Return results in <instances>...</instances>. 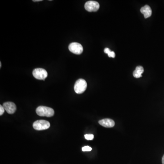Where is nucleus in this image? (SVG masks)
<instances>
[{
	"mask_svg": "<svg viewBox=\"0 0 164 164\" xmlns=\"http://www.w3.org/2000/svg\"><path fill=\"white\" fill-rule=\"evenodd\" d=\"M36 111L38 115L42 117H51L54 115V111L52 108L43 106L37 107Z\"/></svg>",
	"mask_w": 164,
	"mask_h": 164,
	"instance_id": "nucleus-1",
	"label": "nucleus"
},
{
	"mask_svg": "<svg viewBox=\"0 0 164 164\" xmlns=\"http://www.w3.org/2000/svg\"><path fill=\"white\" fill-rule=\"evenodd\" d=\"M87 84L84 79H80L76 82L74 86V90L77 94H81L86 90Z\"/></svg>",
	"mask_w": 164,
	"mask_h": 164,
	"instance_id": "nucleus-2",
	"label": "nucleus"
},
{
	"mask_svg": "<svg viewBox=\"0 0 164 164\" xmlns=\"http://www.w3.org/2000/svg\"><path fill=\"white\" fill-rule=\"evenodd\" d=\"M50 124L49 121L45 120H38L34 122L33 127L37 130H43L49 128Z\"/></svg>",
	"mask_w": 164,
	"mask_h": 164,
	"instance_id": "nucleus-3",
	"label": "nucleus"
},
{
	"mask_svg": "<svg viewBox=\"0 0 164 164\" xmlns=\"http://www.w3.org/2000/svg\"><path fill=\"white\" fill-rule=\"evenodd\" d=\"M32 74L33 77L37 79L44 80L47 77L48 74L44 69L37 68L33 71Z\"/></svg>",
	"mask_w": 164,
	"mask_h": 164,
	"instance_id": "nucleus-4",
	"label": "nucleus"
},
{
	"mask_svg": "<svg viewBox=\"0 0 164 164\" xmlns=\"http://www.w3.org/2000/svg\"><path fill=\"white\" fill-rule=\"evenodd\" d=\"M85 7L86 10L89 12H95L100 8V4L97 1H90L86 2Z\"/></svg>",
	"mask_w": 164,
	"mask_h": 164,
	"instance_id": "nucleus-5",
	"label": "nucleus"
},
{
	"mask_svg": "<svg viewBox=\"0 0 164 164\" xmlns=\"http://www.w3.org/2000/svg\"><path fill=\"white\" fill-rule=\"evenodd\" d=\"M69 49L71 52L75 54H81L83 52V46L78 42L70 43L69 46Z\"/></svg>",
	"mask_w": 164,
	"mask_h": 164,
	"instance_id": "nucleus-6",
	"label": "nucleus"
},
{
	"mask_svg": "<svg viewBox=\"0 0 164 164\" xmlns=\"http://www.w3.org/2000/svg\"><path fill=\"white\" fill-rule=\"evenodd\" d=\"M3 107L6 112L9 114H13L16 112V105L13 102H7L4 103Z\"/></svg>",
	"mask_w": 164,
	"mask_h": 164,
	"instance_id": "nucleus-7",
	"label": "nucleus"
},
{
	"mask_svg": "<svg viewBox=\"0 0 164 164\" xmlns=\"http://www.w3.org/2000/svg\"><path fill=\"white\" fill-rule=\"evenodd\" d=\"M99 124L106 128H112L115 126V123L113 120L110 119H105L99 121Z\"/></svg>",
	"mask_w": 164,
	"mask_h": 164,
	"instance_id": "nucleus-8",
	"label": "nucleus"
},
{
	"mask_svg": "<svg viewBox=\"0 0 164 164\" xmlns=\"http://www.w3.org/2000/svg\"><path fill=\"white\" fill-rule=\"evenodd\" d=\"M140 11L144 15L145 18L150 17L152 15V10L150 6L148 5H145L140 9Z\"/></svg>",
	"mask_w": 164,
	"mask_h": 164,
	"instance_id": "nucleus-9",
	"label": "nucleus"
},
{
	"mask_svg": "<svg viewBox=\"0 0 164 164\" xmlns=\"http://www.w3.org/2000/svg\"><path fill=\"white\" fill-rule=\"evenodd\" d=\"M144 69L143 67L139 66L136 67V69L133 72V76L135 78H140L142 76V74L144 73Z\"/></svg>",
	"mask_w": 164,
	"mask_h": 164,
	"instance_id": "nucleus-10",
	"label": "nucleus"
},
{
	"mask_svg": "<svg viewBox=\"0 0 164 164\" xmlns=\"http://www.w3.org/2000/svg\"><path fill=\"white\" fill-rule=\"evenodd\" d=\"M104 52H105V54H107L108 56L110 57L115 58V52L113 51H111L110 49H108V48H105V49H104Z\"/></svg>",
	"mask_w": 164,
	"mask_h": 164,
	"instance_id": "nucleus-11",
	"label": "nucleus"
},
{
	"mask_svg": "<svg viewBox=\"0 0 164 164\" xmlns=\"http://www.w3.org/2000/svg\"><path fill=\"white\" fill-rule=\"evenodd\" d=\"M85 138L88 140H91L94 139V135L92 134H86L85 135Z\"/></svg>",
	"mask_w": 164,
	"mask_h": 164,
	"instance_id": "nucleus-12",
	"label": "nucleus"
},
{
	"mask_svg": "<svg viewBox=\"0 0 164 164\" xmlns=\"http://www.w3.org/2000/svg\"><path fill=\"white\" fill-rule=\"evenodd\" d=\"M82 150H83L84 152H85V151H91L92 149L91 147H90V146H86L83 147L82 149Z\"/></svg>",
	"mask_w": 164,
	"mask_h": 164,
	"instance_id": "nucleus-13",
	"label": "nucleus"
},
{
	"mask_svg": "<svg viewBox=\"0 0 164 164\" xmlns=\"http://www.w3.org/2000/svg\"><path fill=\"white\" fill-rule=\"evenodd\" d=\"M5 110L4 109V107H3V106L1 105H0V115H2L4 114Z\"/></svg>",
	"mask_w": 164,
	"mask_h": 164,
	"instance_id": "nucleus-14",
	"label": "nucleus"
},
{
	"mask_svg": "<svg viewBox=\"0 0 164 164\" xmlns=\"http://www.w3.org/2000/svg\"><path fill=\"white\" fill-rule=\"evenodd\" d=\"M162 164H164V155H163V157H162Z\"/></svg>",
	"mask_w": 164,
	"mask_h": 164,
	"instance_id": "nucleus-15",
	"label": "nucleus"
},
{
	"mask_svg": "<svg viewBox=\"0 0 164 164\" xmlns=\"http://www.w3.org/2000/svg\"><path fill=\"white\" fill-rule=\"evenodd\" d=\"M42 1V0H33V1L34 2H36V1Z\"/></svg>",
	"mask_w": 164,
	"mask_h": 164,
	"instance_id": "nucleus-16",
	"label": "nucleus"
},
{
	"mask_svg": "<svg viewBox=\"0 0 164 164\" xmlns=\"http://www.w3.org/2000/svg\"><path fill=\"white\" fill-rule=\"evenodd\" d=\"M1 67V62H0V67Z\"/></svg>",
	"mask_w": 164,
	"mask_h": 164,
	"instance_id": "nucleus-17",
	"label": "nucleus"
}]
</instances>
